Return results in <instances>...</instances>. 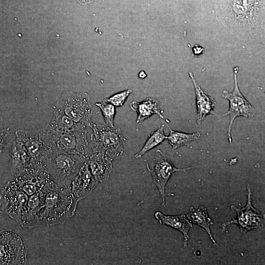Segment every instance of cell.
Returning <instances> with one entry per match:
<instances>
[{
    "label": "cell",
    "mask_w": 265,
    "mask_h": 265,
    "mask_svg": "<svg viewBox=\"0 0 265 265\" xmlns=\"http://www.w3.org/2000/svg\"><path fill=\"white\" fill-rule=\"evenodd\" d=\"M216 17L239 39L264 38L265 0H218Z\"/></svg>",
    "instance_id": "obj_1"
},
{
    "label": "cell",
    "mask_w": 265,
    "mask_h": 265,
    "mask_svg": "<svg viewBox=\"0 0 265 265\" xmlns=\"http://www.w3.org/2000/svg\"><path fill=\"white\" fill-rule=\"evenodd\" d=\"M44 201L41 212V226H54L61 224L72 217L78 202L71 188L59 186L53 181L43 188Z\"/></svg>",
    "instance_id": "obj_2"
},
{
    "label": "cell",
    "mask_w": 265,
    "mask_h": 265,
    "mask_svg": "<svg viewBox=\"0 0 265 265\" xmlns=\"http://www.w3.org/2000/svg\"><path fill=\"white\" fill-rule=\"evenodd\" d=\"M15 137L28 153L34 167L46 171L45 161L53 151L52 131L45 128L18 130L15 132Z\"/></svg>",
    "instance_id": "obj_3"
},
{
    "label": "cell",
    "mask_w": 265,
    "mask_h": 265,
    "mask_svg": "<svg viewBox=\"0 0 265 265\" xmlns=\"http://www.w3.org/2000/svg\"><path fill=\"white\" fill-rule=\"evenodd\" d=\"M87 158L53 150L45 161V169L59 186L71 188L72 181Z\"/></svg>",
    "instance_id": "obj_4"
},
{
    "label": "cell",
    "mask_w": 265,
    "mask_h": 265,
    "mask_svg": "<svg viewBox=\"0 0 265 265\" xmlns=\"http://www.w3.org/2000/svg\"><path fill=\"white\" fill-rule=\"evenodd\" d=\"M90 146L94 153L104 154L113 159L125 157L124 143L125 138L117 127L99 123H92Z\"/></svg>",
    "instance_id": "obj_5"
},
{
    "label": "cell",
    "mask_w": 265,
    "mask_h": 265,
    "mask_svg": "<svg viewBox=\"0 0 265 265\" xmlns=\"http://www.w3.org/2000/svg\"><path fill=\"white\" fill-rule=\"evenodd\" d=\"M55 107L62 111L76 124L82 128L92 124L90 97L87 93L64 92L57 101Z\"/></svg>",
    "instance_id": "obj_6"
},
{
    "label": "cell",
    "mask_w": 265,
    "mask_h": 265,
    "mask_svg": "<svg viewBox=\"0 0 265 265\" xmlns=\"http://www.w3.org/2000/svg\"><path fill=\"white\" fill-rule=\"evenodd\" d=\"M27 249L21 236L11 230L0 231V265H25Z\"/></svg>",
    "instance_id": "obj_7"
},
{
    "label": "cell",
    "mask_w": 265,
    "mask_h": 265,
    "mask_svg": "<svg viewBox=\"0 0 265 265\" xmlns=\"http://www.w3.org/2000/svg\"><path fill=\"white\" fill-rule=\"evenodd\" d=\"M153 182L157 186L162 200V205L165 201V186L175 172H186L190 168H177L174 166L167 155L157 150L152 158L146 162Z\"/></svg>",
    "instance_id": "obj_8"
},
{
    "label": "cell",
    "mask_w": 265,
    "mask_h": 265,
    "mask_svg": "<svg viewBox=\"0 0 265 265\" xmlns=\"http://www.w3.org/2000/svg\"><path fill=\"white\" fill-rule=\"evenodd\" d=\"M52 131L53 150L86 158L89 156L86 128L73 129L65 131Z\"/></svg>",
    "instance_id": "obj_9"
},
{
    "label": "cell",
    "mask_w": 265,
    "mask_h": 265,
    "mask_svg": "<svg viewBox=\"0 0 265 265\" xmlns=\"http://www.w3.org/2000/svg\"><path fill=\"white\" fill-rule=\"evenodd\" d=\"M28 198L15 180L8 182L0 192V213L19 223Z\"/></svg>",
    "instance_id": "obj_10"
},
{
    "label": "cell",
    "mask_w": 265,
    "mask_h": 265,
    "mask_svg": "<svg viewBox=\"0 0 265 265\" xmlns=\"http://www.w3.org/2000/svg\"><path fill=\"white\" fill-rule=\"evenodd\" d=\"M239 68L236 66L233 68L234 87L231 92L227 90H224L222 97L227 99L229 102V109L222 116L229 115L230 117V123L228 129L227 137L230 143L232 142L231 136V128L233 122L238 116L245 117H253L255 113V108L245 98L240 91L238 84V73Z\"/></svg>",
    "instance_id": "obj_11"
},
{
    "label": "cell",
    "mask_w": 265,
    "mask_h": 265,
    "mask_svg": "<svg viewBox=\"0 0 265 265\" xmlns=\"http://www.w3.org/2000/svg\"><path fill=\"white\" fill-rule=\"evenodd\" d=\"M247 201L246 206L238 209L234 205L231 208L237 213L236 218L223 223L221 231L223 232L226 227L232 224H237L239 228L241 233L244 234L254 229H263L264 221L261 212L252 205L251 191L249 185L247 186Z\"/></svg>",
    "instance_id": "obj_12"
},
{
    "label": "cell",
    "mask_w": 265,
    "mask_h": 265,
    "mask_svg": "<svg viewBox=\"0 0 265 265\" xmlns=\"http://www.w3.org/2000/svg\"><path fill=\"white\" fill-rule=\"evenodd\" d=\"M8 148L10 151L9 165L10 171L15 177L31 169H36L28 153L25 148L16 141L15 136Z\"/></svg>",
    "instance_id": "obj_13"
},
{
    "label": "cell",
    "mask_w": 265,
    "mask_h": 265,
    "mask_svg": "<svg viewBox=\"0 0 265 265\" xmlns=\"http://www.w3.org/2000/svg\"><path fill=\"white\" fill-rule=\"evenodd\" d=\"M88 158V157H87ZM89 169L87 159L71 184V191L78 203L89 195L98 185Z\"/></svg>",
    "instance_id": "obj_14"
},
{
    "label": "cell",
    "mask_w": 265,
    "mask_h": 265,
    "mask_svg": "<svg viewBox=\"0 0 265 265\" xmlns=\"http://www.w3.org/2000/svg\"><path fill=\"white\" fill-rule=\"evenodd\" d=\"M43 189L28 196L25 209L18 223L21 226L32 228L41 226L40 215L44 201Z\"/></svg>",
    "instance_id": "obj_15"
},
{
    "label": "cell",
    "mask_w": 265,
    "mask_h": 265,
    "mask_svg": "<svg viewBox=\"0 0 265 265\" xmlns=\"http://www.w3.org/2000/svg\"><path fill=\"white\" fill-rule=\"evenodd\" d=\"M188 74L194 87L197 107V122L199 125L208 115H217L213 111L216 106V102L213 97L208 95L200 86L193 73L189 71Z\"/></svg>",
    "instance_id": "obj_16"
},
{
    "label": "cell",
    "mask_w": 265,
    "mask_h": 265,
    "mask_svg": "<svg viewBox=\"0 0 265 265\" xmlns=\"http://www.w3.org/2000/svg\"><path fill=\"white\" fill-rule=\"evenodd\" d=\"M90 172L99 182L107 180L112 171V159L101 153H94L87 158Z\"/></svg>",
    "instance_id": "obj_17"
},
{
    "label": "cell",
    "mask_w": 265,
    "mask_h": 265,
    "mask_svg": "<svg viewBox=\"0 0 265 265\" xmlns=\"http://www.w3.org/2000/svg\"><path fill=\"white\" fill-rule=\"evenodd\" d=\"M154 216L159 222L182 232L184 235V246L187 247V241L189 238L188 233L192 225L184 214L179 215H167L160 212H156Z\"/></svg>",
    "instance_id": "obj_18"
},
{
    "label": "cell",
    "mask_w": 265,
    "mask_h": 265,
    "mask_svg": "<svg viewBox=\"0 0 265 265\" xmlns=\"http://www.w3.org/2000/svg\"><path fill=\"white\" fill-rule=\"evenodd\" d=\"M130 107L137 113V123L143 121L154 114L163 118L159 103L155 98H149L140 102L133 101L130 104Z\"/></svg>",
    "instance_id": "obj_19"
},
{
    "label": "cell",
    "mask_w": 265,
    "mask_h": 265,
    "mask_svg": "<svg viewBox=\"0 0 265 265\" xmlns=\"http://www.w3.org/2000/svg\"><path fill=\"white\" fill-rule=\"evenodd\" d=\"M186 217L191 222L204 229L209 235L214 245H218L212 237L210 230V226L213 224V223L209 217L206 208L203 206L191 207L186 215Z\"/></svg>",
    "instance_id": "obj_20"
},
{
    "label": "cell",
    "mask_w": 265,
    "mask_h": 265,
    "mask_svg": "<svg viewBox=\"0 0 265 265\" xmlns=\"http://www.w3.org/2000/svg\"><path fill=\"white\" fill-rule=\"evenodd\" d=\"M45 128L56 131H65L73 129H84L79 126L62 111L56 107L52 120Z\"/></svg>",
    "instance_id": "obj_21"
},
{
    "label": "cell",
    "mask_w": 265,
    "mask_h": 265,
    "mask_svg": "<svg viewBox=\"0 0 265 265\" xmlns=\"http://www.w3.org/2000/svg\"><path fill=\"white\" fill-rule=\"evenodd\" d=\"M169 134L167 136V139L169 144L172 147V150L183 146H188L190 142L198 139L200 136L199 132L193 133H187L173 130L168 126Z\"/></svg>",
    "instance_id": "obj_22"
},
{
    "label": "cell",
    "mask_w": 265,
    "mask_h": 265,
    "mask_svg": "<svg viewBox=\"0 0 265 265\" xmlns=\"http://www.w3.org/2000/svg\"><path fill=\"white\" fill-rule=\"evenodd\" d=\"M164 125H162L149 134L141 149L134 155L135 158L142 157L148 151L154 148L166 139L167 136L164 133Z\"/></svg>",
    "instance_id": "obj_23"
},
{
    "label": "cell",
    "mask_w": 265,
    "mask_h": 265,
    "mask_svg": "<svg viewBox=\"0 0 265 265\" xmlns=\"http://www.w3.org/2000/svg\"><path fill=\"white\" fill-rule=\"evenodd\" d=\"M95 105L100 109L106 124L110 126H114L116 111L115 106L106 101L96 103Z\"/></svg>",
    "instance_id": "obj_24"
},
{
    "label": "cell",
    "mask_w": 265,
    "mask_h": 265,
    "mask_svg": "<svg viewBox=\"0 0 265 265\" xmlns=\"http://www.w3.org/2000/svg\"><path fill=\"white\" fill-rule=\"evenodd\" d=\"M131 89H127L126 90L116 93L106 100V101L112 104L115 107L122 106L125 103L128 97L132 93Z\"/></svg>",
    "instance_id": "obj_25"
},
{
    "label": "cell",
    "mask_w": 265,
    "mask_h": 265,
    "mask_svg": "<svg viewBox=\"0 0 265 265\" xmlns=\"http://www.w3.org/2000/svg\"><path fill=\"white\" fill-rule=\"evenodd\" d=\"M13 138L9 128L0 129V153L4 148H8Z\"/></svg>",
    "instance_id": "obj_26"
},
{
    "label": "cell",
    "mask_w": 265,
    "mask_h": 265,
    "mask_svg": "<svg viewBox=\"0 0 265 265\" xmlns=\"http://www.w3.org/2000/svg\"><path fill=\"white\" fill-rule=\"evenodd\" d=\"M192 51L194 55L199 56L203 53L204 49L200 45L197 44L193 47Z\"/></svg>",
    "instance_id": "obj_27"
},
{
    "label": "cell",
    "mask_w": 265,
    "mask_h": 265,
    "mask_svg": "<svg viewBox=\"0 0 265 265\" xmlns=\"http://www.w3.org/2000/svg\"><path fill=\"white\" fill-rule=\"evenodd\" d=\"M138 75L140 78H144L146 77V73L143 71L140 72Z\"/></svg>",
    "instance_id": "obj_28"
}]
</instances>
